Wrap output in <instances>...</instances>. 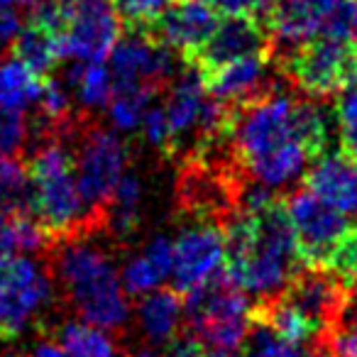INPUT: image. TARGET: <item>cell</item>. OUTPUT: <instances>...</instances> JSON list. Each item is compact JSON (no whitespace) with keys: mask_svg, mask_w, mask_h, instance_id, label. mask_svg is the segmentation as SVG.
<instances>
[{"mask_svg":"<svg viewBox=\"0 0 357 357\" xmlns=\"http://www.w3.org/2000/svg\"><path fill=\"white\" fill-rule=\"evenodd\" d=\"M128 357H157L152 350H137V352H132V355H128Z\"/></svg>","mask_w":357,"mask_h":357,"instance_id":"38","label":"cell"},{"mask_svg":"<svg viewBox=\"0 0 357 357\" xmlns=\"http://www.w3.org/2000/svg\"><path fill=\"white\" fill-rule=\"evenodd\" d=\"M215 25H218V13L206 0H172L149 37L167 50L169 47L176 50L184 59H191L206 45Z\"/></svg>","mask_w":357,"mask_h":357,"instance_id":"16","label":"cell"},{"mask_svg":"<svg viewBox=\"0 0 357 357\" xmlns=\"http://www.w3.org/2000/svg\"><path fill=\"white\" fill-rule=\"evenodd\" d=\"M118 13V17L125 22L130 35H144L149 37L152 27L167 10L172 0H110Z\"/></svg>","mask_w":357,"mask_h":357,"instance_id":"29","label":"cell"},{"mask_svg":"<svg viewBox=\"0 0 357 357\" xmlns=\"http://www.w3.org/2000/svg\"><path fill=\"white\" fill-rule=\"evenodd\" d=\"M269 66H272V54H250L204 71L201 79H204L206 91L215 100H220L228 108H240L264 96Z\"/></svg>","mask_w":357,"mask_h":357,"instance_id":"17","label":"cell"},{"mask_svg":"<svg viewBox=\"0 0 357 357\" xmlns=\"http://www.w3.org/2000/svg\"><path fill=\"white\" fill-rule=\"evenodd\" d=\"M250 54L274 56L269 25L257 20V17L225 15V20L218 22L215 30L211 32L206 45L186 61H189L199 74H204V71H211V69H215V66L243 59V56H250Z\"/></svg>","mask_w":357,"mask_h":357,"instance_id":"14","label":"cell"},{"mask_svg":"<svg viewBox=\"0 0 357 357\" xmlns=\"http://www.w3.org/2000/svg\"><path fill=\"white\" fill-rule=\"evenodd\" d=\"M50 243V235L30 211L0 213V252H35Z\"/></svg>","mask_w":357,"mask_h":357,"instance_id":"23","label":"cell"},{"mask_svg":"<svg viewBox=\"0 0 357 357\" xmlns=\"http://www.w3.org/2000/svg\"><path fill=\"white\" fill-rule=\"evenodd\" d=\"M172 264L174 243L169 238H164V235H159L144 248V252L139 257L128 262V267L123 272L125 291L135 294V296H144V294L154 291L172 274Z\"/></svg>","mask_w":357,"mask_h":357,"instance_id":"19","label":"cell"},{"mask_svg":"<svg viewBox=\"0 0 357 357\" xmlns=\"http://www.w3.org/2000/svg\"><path fill=\"white\" fill-rule=\"evenodd\" d=\"M355 25L357 0H274L269 13L272 45L282 56L321 35L352 40Z\"/></svg>","mask_w":357,"mask_h":357,"instance_id":"7","label":"cell"},{"mask_svg":"<svg viewBox=\"0 0 357 357\" xmlns=\"http://www.w3.org/2000/svg\"><path fill=\"white\" fill-rule=\"evenodd\" d=\"M250 313L248 296L228 272H220L206 287L184 296L189 333L201 345L238 350L250 333Z\"/></svg>","mask_w":357,"mask_h":357,"instance_id":"6","label":"cell"},{"mask_svg":"<svg viewBox=\"0 0 357 357\" xmlns=\"http://www.w3.org/2000/svg\"><path fill=\"white\" fill-rule=\"evenodd\" d=\"M69 84L76 89L81 103L89 108L108 105V98L113 93V76L103 66V61H86V64L71 66Z\"/></svg>","mask_w":357,"mask_h":357,"instance_id":"27","label":"cell"},{"mask_svg":"<svg viewBox=\"0 0 357 357\" xmlns=\"http://www.w3.org/2000/svg\"><path fill=\"white\" fill-rule=\"evenodd\" d=\"M340 144L347 157L357 159V84L345 86L335 105Z\"/></svg>","mask_w":357,"mask_h":357,"instance_id":"30","label":"cell"},{"mask_svg":"<svg viewBox=\"0 0 357 357\" xmlns=\"http://www.w3.org/2000/svg\"><path fill=\"white\" fill-rule=\"evenodd\" d=\"M225 264V235L213 223L189 228L174 243L172 279L181 296L206 287Z\"/></svg>","mask_w":357,"mask_h":357,"instance_id":"13","label":"cell"},{"mask_svg":"<svg viewBox=\"0 0 357 357\" xmlns=\"http://www.w3.org/2000/svg\"><path fill=\"white\" fill-rule=\"evenodd\" d=\"M303 189L340 213H357V159L345 152L318 157L303 176Z\"/></svg>","mask_w":357,"mask_h":357,"instance_id":"18","label":"cell"},{"mask_svg":"<svg viewBox=\"0 0 357 357\" xmlns=\"http://www.w3.org/2000/svg\"><path fill=\"white\" fill-rule=\"evenodd\" d=\"M10 47H13L15 59L22 61L27 69H32L40 76L50 74V71L54 69L56 59H59V54H56L54 35L35 20H30L27 25H22V30L17 32V37L13 40Z\"/></svg>","mask_w":357,"mask_h":357,"instance_id":"22","label":"cell"},{"mask_svg":"<svg viewBox=\"0 0 357 357\" xmlns=\"http://www.w3.org/2000/svg\"><path fill=\"white\" fill-rule=\"evenodd\" d=\"M194 357H238V355H235L233 350H220V347H211V350H204V347H201Z\"/></svg>","mask_w":357,"mask_h":357,"instance_id":"37","label":"cell"},{"mask_svg":"<svg viewBox=\"0 0 357 357\" xmlns=\"http://www.w3.org/2000/svg\"><path fill=\"white\" fill-rule=\"evenodd\" d=\"M30 357H69V355H66V350L56 340H40L32 347Z\"/></svg>","mask_w":357,"mask_h":357,"instance_id":"35","label":"cell"},{"mask_svg":"<svg viewBox=\"0 0 357 357\" xmlns=\"http://www.w3.org/2000/svg\"><path fill=\"white\" fill-rule=\"evenodd\" d=\"M35 0H0V17L3 15H17L22 8H30Z\"/></svg>","mask_w":357,"mask_h":357,"instance_id":"36","label":"cell"},{"mask_svg":"<svg viewBox=\"0 0 357 357\" xmlns=\"http://www.w3.org/2000/svg\"><path fill=\"white\" fill-rule=\"evenodd\" d=\"M218 15H248L269 25L274 0H206Z\"/></svg>","mask_w":357,"mask_h":357,"instance_id":"33","label":"cell"},{"mask_svg":"<svg viewBox=\"0 0 357 357\" xmlns=\"http://www.w3.org/2000/svg\"><path fill=\"white\" fill-rule=\"evenodd\" d=\"M284 206H287V215L291 220L301 264L328 267L333 255L340 250V245L352 233L355 223H350L347 213H340L337 208L328 206L308 189L289 196Z\"/></svg>","mask_w":357,"mask_h":357,"instance_id":"9","label":"cell"},{"mask_svg":"<svg viewBox=\"0 0 357 357\" xmlns=\"http://www.w3.org/2000/svg\"><path fill=\"white\" fill-rule=\"evenodd\" d=\"M110 69H113V84L139 86L157 93V89L172 76L174 61L169 50L157 40L144 35H128L118 40L110 52Z\"/></svg>","mask_w":357,"mask_h":357,"instance_id":"15","label":"cell"},{"mask_svg":"<svg viewBox=\"0 0 357 357\" xmlns=\"http://www.w3.org/2000/svg\"><path fill=\"white\" fill-rule=\"evenodd\" d=\"M17 211H32L30 174L15 154H0V213Z\"/></svg>","mask_w":357,"mask_h":357,"instance_id":"26","label":"cell"},{"mask_svg":"<svg viewBox=\"0 0 357 357\" xmlns=\"http://www.w3.org/2000/svg\"><path fill=\"white\" fill-rule=\"evenodd\" d=\"M279 61L284 74L308 96H331L357 84V45L347 37L321 35Z\"/></svg>","mask_w":357,"mask_h":357,"instance_id":"8","label":"cell"},{"mask_svg":"<svg viewBox=\"0 0 357 357\" xmlns=\"http://www.w3.org/2000/svg\"><path fill=\"white\" fill-rule=\"evenodd\" d=\"M56 274L86 323L105 331L125 326L130 316L128 296L108 255L71 238L56 255Z\"/></svg>","mask_w":357,"mask_h":357,"instance_id":"3","label":"cell"},{"mask_svg":"<svg viewBox=\"0 0 357 357\" xmlns=\"http://www.w3.org/2000/svg\"><path fill=\"white\" fill-rule=\"evenodd\" d=\"M154 91L139 89V86H123L113 84V93L108 98V110L113 123L120 130H135L142 123V115L152 100Z\"/></svg>","mask_w":357,"mask_h":357,"instance_id":"28","label":"cell"},{"mask_svg":"<svg viewBox=\"0 0 357 357\" xmlns=\"http://www.w3.org/2000/svg\"><path fill=\"white\" fill-rule=\"evenodd\" d=\"M233 152L257 184L274 189L298 176L328 144L323 110L306 100L264 93L233 108Z\"/></svg>","mask_w":357,"mask_h":357,"instance_id":"1","label":"cell"},{"mask_svg":"<svg viewBox=\"0 0 357 357\" xmlns=\"http://www.w3.org/2000/svg\"><path fill=\"white\" fill-rule=\"evenodd\" d=\"M323 347L331 357H357V316L340 311L331 328L321 337Z\"/></svg>","mask_w":357,"mask_h":357,"instance_id":"31","label":"cell"},{"mask_svg":"<svg viewBox=\"0 0 357 357\" xmlns=\"http://www.w3.org/2000/svg\"><path fill=\"white\" fill-rule=\"evenodd\" d=\"M47 272L20 252H0V337H15L50 301Z\"/></svg>","mask_w":357,"mask_h":357,"instance_id":"11","label":"cell"},{"mask_svg":"<svg viewBox=\"0 0 357 357\" xmlns=\"http://www.w3.org/2000/svg\"><path fill=\"white\" fill-rule=\"evenodd\" d=\"M279 298L311 321L321 333H326L350 301V289L328 267L303 264L291 274Z\"/></svg>","mask_w":357,"mask_h":357,"instance_id":"12","label":"cell"},{"mask_svg":"<svg viewBox=\"0 0 357 357\" xmlns=\"http://www.w3.org/2000/svg\"><path fill=\"white\" fill-rule=\"evenodd\" d=\"M142 130L149 144H154L157 149L167 152L169 147V130H167V118H164V108H149L142 115Z\"/></svg>","mask_w":357,"mask_h":357,"instance_id":"34","label":"cell"},{"mask_svg":"<svg viewBox=\"0 0 357 357\" xmlns=\"http://www.w3.org/2000/svg\"><path fill=\"white\" fill-rule=\"evenodd\" d=\"M128 164V149L118 135L108 130H89L81 137L79 157L74 159L76 184L91 215L103 223L113 191Z\"/></svg>","mask_w":357,"mask_h":357,"instance_id":"10","label":"cell"},{"mask_svg":"<svg viewBox=\"0 0 357 357\" xmlns=\"http://www.w3.org/2000/svg\"><path fill=\"white\" fill-rule=\"evenodd\" d=\"M139 328L152 342H169L184 318V296L176 289L149 291L139 303Z\"/></svg>","mask_w":357,"mask_h":357,"instance_id":"20","label":"cell"},{"mask_svg":"<svg viewBox=\"0 0 357 357\" xmlns=\"http://www.w3.org/2000/svg\"><path fill=\"white\" fill-rule=\"evenodd\" d=\"M225 272L243 291L272 301L298 269L296 240L284 201L272 199L257 208H243L228 223Z\"/></svg>","mask_w":357,"mask_h":357,"instance_id":"2","label":"cell"},{"mask_svg":"<svg viewBox=\"0 0 357 357\" xmlns=\"http://www.w3.org/2000/svg\"><path fill=\"white\" fill-rule=\"evenodd\" d=\"M32 20L54 35L59 59L103 61L120 40V17L110 0H47Z\"/></svg>","mask_w":357,"mask_h":357,"instance_id":"5","label":"cell"},{"mask_svg":"<svg viewBox=\"0 0 357 357\" xmlns=\"http://www.w3.org/2000/svg\"><path fill=\"white\" fill-rule=\"evenodd\" d=\"M139 206H142V181L135 174H123L105 208L103 223H110V228L118 230V235L132 233L139 220Z\"/></svg>","mask_w":357,"mask_h":357,"instance_id":"24","label":"cell"},{"mask_svg":"<svg viewBox=\"0 0 357 357\" xmlns=\"http://www.w3.org/2000/svg\"><path fill=\"white\" fill-rule=\"evenodd\" d=\"M59 345L69 357H115L113 337L93 323H64L59 331Z\"/></svg>","mask_w":357,"mask_h":357,"instance_id":"25","label":"cell"},{"mask_svg":"<svg viewBox=\"0 0 357 357\" xmlns=\"http://www.w3.org/2000/svg\"><path fill=\"white\" fill-rule=\"evenodd\" d=\"M248 347L250 357H331L326 352L321 340L316 342H296L289 337L279 335L277 331L262 321L250 318V333H248Z\"/></svg>","mask_w":357,"mask_h":357,"instance_id":"21","label":"cell"},{"mask_svg":"<svg viewBox=\"0 0 357 357\" xmlns=\"http://www.w3.org/2000/svg\"><path fill=\"white\" fill-rule=\"evenodd\" d=\"M27 139V120L22 110L0 105V154H17Z\"/></svg>","mask_w":357,"mask_h":357,"instance_id":"32","label":"cell"},{"mask_svg":"<svg viewBox=\"0 0 357 357\" xmlns=\"http://www.w3.org/2000/svg\"><path fill=\"white\" fill-rule=\"evenodd\" d=\"M32 211L47 230L50 240H71L96 228L76 184L74 159L61 142H47L30 159Z\"/></svg>","mask_w":357,"mask_h":357,"instance_id":"4","label":"cell"}]
</instances>
